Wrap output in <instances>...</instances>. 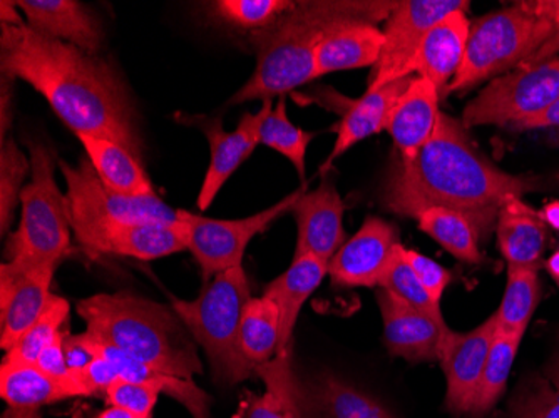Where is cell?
<instances>
[{
	"label": "cell",
	"mask_w": 559,
	"mask_h": 418,
	"mask_svg": "<svg viewBox=\"0 0 559 418\" xmlns=\"http://www.w3.org/2000/svg\"><path fill=\"white\" fill-rule=\"evenodd\" d=\"M523 336V333H502L496 330L476 397L471 405V417H486L504 394Z\"/></svg>",
	"instance_id": "cell-34"
},
{
	"label": "cell",
	"mask_w": 559,
	"mask_h": 418,
	"mask_svg": "<svg viewBox=\"0 0 559 418\" xmlns=\"http://www.w3.org/2000/svg\"><path fill=\"white\" fill-rule=\"evenodd\" d=\"M551 33V24L533 14L524 2L477 19L471 25L460 71L445 93H464L520 68Z\"/></svg>",
	"instance_id": "cell-7"
},
{
	"label": "cell",
	"mask_w": 559,
	"mask_h": 418,
	"mask_svg": "<svg viewBox=\"0 0 559 418\" xmlns=\"http://www.w3.org/2000/svg\"><path fill=\"white\" fill-rule=\"evenodd\" d=\"M257 377L263 380L265 392H245L234 418H301L304 385L295 375L292 348L259 367Z\"/></svg>",
	"instance_id": "cell-23"
},
{
	"label": "cell",
	"mask_w": 559,
	"mask_h": 418,
	"mask_svg": "<svg viewBox=\"0 0 559 418\" xmlns=\"http://www.w3.org/2000/svg\"><path fill=\"white\" fill-rule=\"evenodd\" d=\"M552 143L559 144V129H555V133H552Z\"/></svg>",
	"instance_id": "cell-54"
},
{
	"label": "cell",
	"mask_w": 559,
	"mask_h": 418,
	"mask_svg": "<svg viewBox=\"0 0 559 418\" xmlns=\"http://www.w3.org/2000/svg\"><path fill=\"white\" fill-rule=\"evenodd\" d=\"M250 298L247 275L238 266L210 279L194 300L171 301L194 344L209 357L213 379L222 385H237L257 377L240 348L241 315Z\"/></svg>",
	"instance_id": "cell-5"
},
{
	"label": "cell",
	"mask_w": 559,
	"mask_h": 418,
	"mask_svg": "<svg viewBox=\"0 0 559 418\" xmlns=\"http://www.w3.org/2000/svg\"><path fill=\"white\" fill-rule=\"evenodd\" d=\"M31 182L21 193V223L9 238L5 265L31 272L59 265L71 247L68 198L56 181V154L39 141H27Z\"/></svg>",
	"instance_id": "cell-6"
},
{
	"label": "cell",
	"mask_w": 559,
	"mask_h": 418,
	"mask_svg": "<svg viewBox=\"0 0 559 418\" xmlns=\"http://www.w3.org/2000/svg\"><path fill=\"white\" fill-rule=\"evenodd\" d=\"M545 375L548 382L551 383L556 390H559V347L556 354L552 355L551 360L546 365Z\"/></svg>",
	"instance_id": "cell-50"
},
{
	"label": "cell",
	"mask_w": 559,
	"mask_h": 418,
	"mask_svg": "<svg viewBox=\"0 0 559 418\" xmlns=\"http://www.w3.org/2000/svg\"><path fill=\"white\" fill-rule=\"evenodd\" d=\"M469 31L471 22L466 11H455L442 19L424 37L411 62L409 75L417 72L441 93L460 71Z\"/></svg>",
	"instance_id": "cell-22"
},
{
	"label": "cell",
	"mask_w": 559,
	"mask_h": 418,
	"mask_svg": "<svg viewBox=\"0 0 559 418\" xmlns=\"http://www.w3.org/2000/svg\"><path fill=\"white\" fill-rule=\"evenodd\" d=\"M292 213L298 229L294 258L310 254L330 263L345 241V204L334 179L323 178L312 193L304 191Z\"/></svg>",
	"instance_id": "cell-16"
},
{
	"label": "cell",
	"mask_w": 559,
	"mask_h": 418,
	"mask_svg": "<svg viewBox=\"0 0 559 418\" xmlns=\"http://www.w3.org/2000/svg\"><path fill=\"white\" fill-rule=\"evenodd\" d=\"M59 169L66 179L69 222L78 243L112 223H180L178 210H173L162 198L126 196L109 190L87 158H81L78 165L59 162Z\"/></svg>",
	"instance_id": "cell-8"
},
{
	"label": "cell",
	"mask_w": 559,
	"mask_h": 418,
	"mask_svg": "<svg viewBox=\"0 0 559 418\" xmlns=\"http://www.w3.org/2000/svg\"><path fill=\"white\" fill-rule=\"evenodd\" d=\"M273 109V100H263L262 108L255 115L247 112L238 122V128L231 133L223 129L222 118H205V116H185L183 124L200 128L210 144V166L205 181L201 184L197 206L205 212L212 206L216 194L225 187L235 171L250 158L260 144V129Z\"/></svg>",
	"instance_id": "cell-12"
},
{
	"label": "cell",
	"mask_w": 559,
	"mask_h": 418,
	"mask_svg": "<svg viewBox=\"0 0 559 418\" xmlns=\"http://www.w3.org/2000/svg\"><path fill=\"white\" fill-rule=\"evenodd\" d=\"M379 288H384L389 294L394 295L395 298L409 304L414 310L420 311L424 315L438 320V322H445L442 317L441 303L430 297L429 291L424 288L423 283L405 260L402 244L395 251L394 260H392Z\"/></svg>",
	"instance_id": "cell-38"
},
{
	"label": "cell",
	"mask_w": 559,
	"mask_h": 418,
	"mask_svg": "<svg viewBox=\"0 0 559 418\" xmlns=\"http://www.w3.org/2000/svg\"><path fill=\"white\" fill-rule=\"evenodd\" d=\"M56 268L58 265L15 272L5 263L0 268V345L5 351L43 315L52 297Z\"/></svg>",
	"instance_id": "cell-17"
},
{
	"label": "cell",
	"mask_w": 559,
	"mask_h": 418,
	"mask_svg": "<svg viewBox=\"0 0 559 418\" xmlns=\"http://www.w3.org/2000/svg\"><path fill=\"white\" fill-rule=\"evenodd\" d=\"M294 5L290 0H216L209 4V11L215 21L234 29L259 33L272 27Z\"/></svg>",
	"instance_id": "cell-36"
},
{
	"label": "cell",
	"mask_w": 559,
	"mask_h": 418,
	"mask_svg": "<svg viewBox=\"0 0 559 418\" xmlns=\"http://www.w3.org/2000/svg\"><path fill=\"white\" fill-rule=\"evenodd\" d=\"M301 418H395L372 395L332 373H320L304 383Z\"/></svg>",
	"instance_id": "cell-26"
},
{
	"label": "cell",
	"mask_w": 559,
	"mask_h": 418,
	"mask_svg": "<svg viewBox=\"0 0 559 418\" xmlns=\"http://www.w3.org/2000/svg\"><path fill=\"white\" fill-rule=\"evenodd\" d=\"M539 300H542L539 270L508 266L504 295L496 311L498 332L524 335L531 319L535 315Z\"/></svg>",
	"instance_id": "cell-33"
},
{
	"label": "cell",
	"mask_w": 559,
	"mask_h": 418,
	"mask_svg": "<svg viewBox=\"0 0 559 418\" xmlns=\"http://www.w3.org/2000/svg\"><path fill=\"white\" fill-rule=\"evenodd\" d=\"M543 268L546 270V273L551 276L552 282H555L556 286L559 288V248L555 253L546 258Z\"/></svg>",
	"instance_id": "cell-51"
},
{
	"label": "cell",
	"mask_w": 559,
	"mask_h": 418,
	"mask_svg": "<svg viewBox=\"0 0 559 418\" xmlns=\"http://www.w3.org/2000/svg\"><path fill=\"white\" fill-rule=\"evenodd\" d=\"M78 140L87 153L94 171L109 190L133 198L156 196L155 187L130 151L106 138L80 134Z\"/></svg>",
	"instance_id": "cell-28"
},
{
	"label": "cell",
	"mask_w": 559,
	"mask_h": 418,
	"mask_svg": "<svg viewBox=\"0 0 559 418\" xmlns=\"http://www.w3.org/2000/svg\"><path fill=\"white\" fill-rule=\"evenodd\" d=\"M64 357L69 372L80 373L97 358L96 348L86 332L80 335H64Z\"/></svg>",
	"instance_id": "cell-45"
},
{
	"label": "cell",
	"mask_w": 559,
	"mask_h": 418,
	"mask_svg": "<svg viewBox=\"0 0 559 418\" xmlns=\"http://www.w3.org/2000/svg\"><path fill=\"white\" fill-rule=\"evenodd\" d=\"M395 2H295L269 29L251 34L257 69L230 104L272 100L316 80V50L326 27L344 19L376 24L388 19Z\"/></svg>",
	"instance_id": "cell-3"
},
{
	"label": "cell",
	"mask_w": 559,
	"mask_h": 418,
	"mask_svg": "<svg viewBox=\"0 0 559 418\" xmlns=\"http://www.w3.org/2000/svg\"><path fill=\"white\" fill-rule=\"evenodd\" d=\"M96 348L97 355L108 358L115 365L119 380L126 382L140 383V385L155 386L162 394L169 395L175 401L183 404L194 418H209L210 397L205 394V390H201L193 380L178 379V377L166 375L158 372L150 365L143 363L138 358L111 347V345L103 344L99 339L90 336Z\"/></svg>",
	"instance_id": "cell-29"
},
{
	"label": "cell",
	"mask_w": 559,
	"mask_h": 418,
	"mask_svg": "<svg viewBox=\"0 0 559 418\" xmlns=\"http://www.w3.org/2000/svg\"><path fill=\"white\" fill-rule=\"evenodd\" d=\"M524 4L533 14L548 21L551 24L552 33L551 37L536 50V55L531 56L520 68L538 64V62L546 61V59L559 56V0H527Z\"/></svg>",
	"instance_id": "cell-43"
},
{
	"label": "cell",
	"mask_w": 559,
	"mask_h": 418,
	"mask_svg": "<svg viewBox=\"0 0 559 418\" xmlns=\"http://www.w3.org/2000/svg\"><path fill=\"white\" fill-rule=\"evenodd\" d=\"M75 310L87 335L158 372L183 380L203 373L193 336L171 307L118 291L84 298Z\"/></svg>",
	"instance_id": "cell-4"
},
{
	"label": "cell",
	"mask_w": 559,
	"mask_h": 418,
	"mask_svg": "<svg viewBox=\"0 0 559 418\" xmlns=\"http://www.w3.org/2000/svg\"><path fill=\"white\" fill-rule=\"evenodd\" d=\"M69 301L62 297H50L46 310L37 322L31 326L24 335L19 338L17 344L8 350L4 361L9 363H36L44 348L49 347L55 342L59 333L64 332V323L69 319Z\"/></svg>",
	"instance_id": "cell-37"
},
{
	"label": "cell",
	"mask_w": 559,
	"mask_h": 418,
	"mask_svg": "<svg viewBox=\"0 0 559 418\" xmlns=\"http://www.w3.org/2000/svg\"><path fill=\"white\" fill-rule=\"evenodd\" d=\"M313 138L316 133H307L288 119L285 96L278 97L275 108L260 129V144H265L285 156L301 179H305V158Z\"/></svg>",
	"instance_id": "cell-35"
},
{
	"label": "cell",
	"mask_w": 559,
	"mask_h": 418,
	"mask_svg": "<svg viewBox=\"0 0 559 418\" xmlns=\"http://www.w3.org/2000/svg\"><path fill=\"white\" fill-rule=\"evenodd\" d=\"M81 247L90 253L151 261L187 250L183 229L162 223H112L91 232Z\"/></svg>",
	"instance_id": "cell-18"
},
{
	"label": "cell",
	"mask_w": 559,
	"mask_h": 418,
	"mask_svg": "<svg viewBox=\"0 0 559 418\" xmlns=\"http://www.w3.org/2000/svg\"><path fill=\"white\" fill-rule=\"evenodd\" d=\"M12 103V80L2 75V87H0V124H2V144L8 141L5 133H8L9 126L12 122L11 106Z\"/></svg>",
	"instance_id": "cell-47"
},
{
	"label": "cell",
	"mask_w": 559,
	"mask_h": 418,
	"mask_svg": "<svg viewBox=\"0 0 559 418\" xmlns=\"http://www.w3.org/2000/svg\"><path fill=\"white\" fill-rule=\"evenodd\" d=\"M94 418H140L138 415L131 414V411L124 410V408L111 407L105 408V410L99 411Z\"/></svg>",
	"instance_id": "cell-52"
},
{
	"label": "cell",
	"mask_w": 559,
	"mask_h": 418,
	"mask_svg": "<svg viewBox=\"0 0 559 418\" xmlns=\"http://www.w3.org/2000/svg\"><path fill=\"white\" fill-rule=\"evenodd\" d=\"M417 222L426 235L435 238L445 251L463 263L479 265L485 261L477 231L473 223L461 213L452 212L449 207H427L426 212L417 216Z\"/></svg>",
	"instance_id": "cell-32"
},
{
	"label": "cell",
	"mask_w": 559,
	"mask_h": 418,
	"mask_svg": "<svg viewBox=\"0 0 559 418\" xmlns=\"http://www.w3.org/2000/svg\"><path fill=\"white\" fill-rule=\"evenodd\" d=\"M325 275H329V263L310 254H304V256H295L290 268L266 285L263 297L275 301L282 315V339H280L278 351L292 348V338H294L301 307L312 297Z\"/></svg>",
	"instance_id": "cell-27"
},
{
	"label": "cell",
	"mask_w": 559,
	"mask_h": 418,
	"mask_svg": "<svg viewBox=\"0 0 559 418\" xmlns=\"http://www.w3.org/2000/svg\"><path fill=\"white\" fill-rule=\"evenodd\" d=\"M282 315L275 301L266 297L247 301L240 322V348L245 360L259 369L278 354Z\"/></svg>",
	"instance_id": "cell-31"
},
{
	"label": "cell",
	"mask_w": 559,
	"mask_h": 418,
	"mask_svg": "<svg viewBox=\"0 0 559 418\" xmlns=\"http://www.w3.org/2000/svg\"><path fill=\"white\" fill-rule=\"evenodd\" d=\"M377 303L384 322V344L389 354L407 361H436L441 358L452 330L414 310L384 288L377 290Z\"/></svg>",
	"instance_id": "cell-15"
},
{
	"label": "cell",
	"mask_w": 559,
	"mask_h": 418,
	"mask_svg": "<svg viewBox=\"0 0 559 418\" xmlns=\"http://www.w3.org/2000/svg\"><path fill=\"white\" fill-rule=\"evenodd\" d=\"M496 330H498V317L492 313L488 320L471 332H451L448 336L439 361L448 380L445 407L452 414L469 415Z\"/></svg>",
	"instance_id": "cell-14"
},
{
	"label": "cell",
	"mask_w": 559,
	"mask_h": 418,
	"mask_svg": "<svg viewBox=\"0 0 559 418\" xmlns=\"http://www.w3.org/2000/svg\"><path fill=\"white\" fill-rule=\"evenodd\" d=\"M25 24L40 36L97 55L105 39L96 15L78 0H19Z\"/></svg>",
	"instance_id": "cell-19"
},
{
	"label": "cell",
	"mask_w": 559,
	"mask_h": 418,
	"mask_svg": "<svg viewBox=\"0 0 559 418\" xmlns=\"http://www.w3.org/2000/svg\"><path fill=\"white\" fill-rule=\"evenodd\" d=\"M72 377H74L75 383L80 385L83 397L106 394L109 386L119 380L115 365L108 358L100 357V355H97L96 360L87 369L80 373H72Z\"/></svg>",
	"instance_id": "cell-44"
},
{
	"label": "cell",
	"mask_w": 559,
	"mask_h": 418,
	"mask_svg": "<svg viewBox=\"0 0 559 418\" xmlns=\"http://www.w3.org/2000/svg\"><path fill=\"white\" fill-rule=\"evenodd\" d=\"M4 418H40L39 410H24V408H9Z\"/></svg>",
	"instance_id": "cell-53"
},
{
	"label": "cell",
	"mask_w": 559,
	"mask_h": 418,
	"mask_svg": "<svg viewBox=\"0 0 559 418\" xmlns=\"http://www.w3.org/2000/svg\"><path fill=\"white\" fill-rule=\"evenodd\" d=\"M414 75L402 77L394 83L385 84L380 89H367L359 99L345 97V100H342L344 112H342V121L337 124V141L323 165V171H329L332 163L341 158L342 154L347 153L352 146L385 129L391 109L394 108L402 93L407 89Z\"/></svg>",
	"instance_id": "cell-25"
},
{
	"label": "cell",
	"mask_w": 559,
	"mask_h": 418,
	"mask_svg": "<svg viewBox=\"0 0 559 418\" xmlns=\"http://www.w3.org/2000/svg\"><path fill=\"white\" fill-rule=\"evenodd\" d=\"M539 213H542L543 219H545L549 229L559 232V201H548Z\"/></svg>",
	"instance_id": "cell-49"
},
{
	"label": "cell",
	"mask_w": 559,
	"mask_h": 418,
	"mask_svg": "<svg viewBox=\"0 0 559 418\" xmlns=\"http://www.w3.org/2000/svg\"><path fill=\"white\" fill-rule=\"evenodd\" d=\"M159 394L162 392L155 386L118 380L109 386L105 397L111 407L124 408L140 418H153Z\"/></svg>",
	"instance_id": "cell-41"
},
{
	"label": "cell",
	"mask_w": 559,
	"mask_h": 418,
	"mask_svg": "<svg viewBox=\"0 0 559 418\" xmlns=\"http://www.w3.org/2000/svg\"><path fill=\"white\" fill-rule=\"evenodd\" d=\"M464 0H402L395 2L385 19L384 47L372 68L369 89L409 77V65L423 44L424 37L442 19L455 11H466Z\"/></svg>",
	"instance_id": "cell-11"
},
{
	"label": "cell",
	"mask_w": 559,
	"mask_h": 418,
	"mask_svg": "<svg viewBox=\"0 0 559 418\" xmlns=\"http://www.w3.org/2000/svg\"><path fill=\"white\" fill-rule=\"evenodd\" d=\"M17 2H0V22L2 25H24V19L17 14Z\"/></svg>",
	"instance_id": "cell-48"
},
{
	"label": "cell",
	"mask_w": 559,
	"mask_h": 418,
	"mask_svg": "<svg viewBox=\"0 0 559 418\" xmlns=\"http://www.w3.org/2000/svg\"><path fill=\"white\" fill-rule=\"evenodd\" d=\"M510 128L514 131H535V129H552L555 131V129H559V100L545 111L514 122Z\"/></svg>",
	"instance_id": "cell-46"
},
{
	"label": "cell",
	"mask_w": 559,
	"mask_h": 418,
	"mask_svg": "<svg viewBox=\"0 0 559 418\" xmlns=\"http://www.w3.org/2000/svg\"><path fill=\"white\" fill-rule=\"evenodd\" d=\"M31 172V159L19 150L14 140H8L0 151V229L8 232L21 201L25 176Z\"/></svg>",
	"instance_id": "cell-39"
},
{
	"label": "cell",
	"mask_w": 559,
	"mask_h": 418,
	"mask_svg": "<svg viewBox=\"0 0 559 418\" xmlns=\"http://www.w3.org/2000/svg\"><path fill=\"white\" fill-rule=\"evenodd\" d=\"M0 395L9 408L39 410L46 405L80 397L69 383L40 372L36 365L9 363L0 367Z\"/></svg>",
	"instance_id": "cell-30"
},
{
	"label": "cell",
	"mask_w": 559,
	"mask_h": 418,
	"mask_svg": "<svg viewBox=\"0 0 559 418\" xmlns=\"http://www.w3.org/2000/svg\"><path fill=\"white\" fill-rule=\"evenodd\" d=\"M404 256L417 278L423 283L424 288L429 291L430 297L441 303L442 295L452 279L451 272L439 265L438 261L430 260L426 254H420L419 251L409 250V248H404Z\"/></svg>",
	"instance_id": "cell-42"
},
{
	"label": "cell",
	"mask_w": 559,
	"mask_h": 418,
	"mask_svg": "<svg viewBox=\"0 0 559 418\" xmlns=\"http://www.w3.org/2000/svg\"><path fill=\"white\" fill-rule=\"evenodd\" d=\"M0 71L43 94L75 136L106 138L143 163L136 109L118 71L106 59L40 36L29 25H2Z\"/></svg>",
	"instance_id": "cell-1"
},
{
	"label": "cell",
	"mask_w": 559,
	"mask_h": 418,
	"mask_svg": "<svg viewBox=\"0 0 559 418\" xmlns=\"http://www.w3.org/2000/svg\"><path fill=\"white\" fill-rule=\"evenodd\" d=\"M439 93L426 77H413L391 109L385 131L391 134L401 158H411L429 140L439 115Z\"/></svg>",
	"instance_id": "cell-24"
},
{
	"label": "cell",
	"mask_w": 559,
	"mask_h": 418,
	"mask_svg": "<svg viewBox=\"0 0 559 418\" xmlns=\"http://www.w3.org/2000/svg\"><path fill=\"white\" fill-rule=\"evenodd\" d=\"M559 100V56L538 64L514 69L491 81L464 108V128L499 126L510 128L514 122L545 111Z\"/></svg>",
	"instance_id": "cell-9"
},
{
	"label": "cell",
	"mask_w": 559,
	"mask_h": 418,
	"mask_svg": "<svg viewBox=\"0 0 559 418\" xmlns=\"http://www.w3.org/2000/svg\"><path fill=\"white\" fill-rule=\"evenodd\" d=\"M539 179L511 175L489 162L463 121L439 111L435 131L411 158L397 156L382 190L385 210L417 219L427 207H449L473 223L480 241L496 229L508 198L538 190Z\"/></svg>",
	"instance_id": "cell-2"
},
{
	"label": "cell",
	"mask_w": 559,
	"mask_h": 418,
	"mask_svg": "<svg viewBox=\"0 0 559 418\" xmlns=\"http://www.w3.org/2000/svg\"><path fill=\"white\" fill-rule=\"evenodd\" d=\"M399 247L397 228L385 219L369 216L330 260V278L344 288H379Z\"/></svg>",
	"instance_id": "cell-13"
},
{
	"label": "cell",
	"mask_w": 559,
	"mask_h": 418,
	"mask_svg": "<svg viewBox=\"0 0 559 418\" xmlns=\"http://www.w3.org/2000/svg\"><path fill=\"white\" fill-rule=\"evenodd\" d=\"M384 33L373 22L344 19L326 27L316 50V77L330 72L369 68L379 61Z\"/></svg>",
	"instance_id": "cell-20"
},
{
	"label": "cell",
	"mask_w": 559,
	"mask_h": 418,
	"mask_svg": "<svg viewBox=\"0 0 559 418\" xmlns=\"http://www.w3.org/2000/svg\"><path fill=\"white\" fill-rule=\"evenodd\" d=\"M305 188L257 215L241 219H215L178 210L187 250L193 254L206 283L219 273L241 266L245 250L257 235L294 210Z\"/></svg>",
	"instance_id": "cell-10"
},
{
	"label": "cell",
	"mask_w": 559,
	"mask_h": 418,
	"mask_svg": "<svg viewBox=\"0 0 559 418\" xmlns=\"http://www.w3.org/2000/svg\"><path fill=\"white\" fill-rule=\"evenodd\" d=\"M495 231L508 266L543 268V254L551 240V229L542 213L524 203L523 198L511 196L502 203Z\"/></svg>",
	"instance_id": "cell-21"
},
{
	"label": "cell",
	"mask_w": 559,
	"mask_h": 418,
	"mask_svg": "<svg viewBox=\"0 0 559 418\" xmlns=\"http://www.w3.org/2000/svg\"><path fill=\"white\" fill-rule=\"evenodd\" d=\"M511 418H559V390L542 377L526 380L511 404Z\"/></svg>",
	"instance_id": "cell-40"
}]
</instances>
